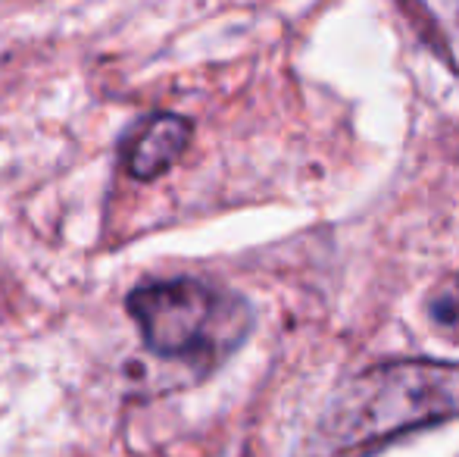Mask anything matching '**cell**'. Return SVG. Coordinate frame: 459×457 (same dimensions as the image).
Masks as SVG:
<instances>
[{
	"instance_id": "obj_1",
	"label": "cell",
	"mask_w": 459,
	"mask_h": 457,
	"mask_svg": "<svg viewBox=\"0 0 459 457\" xmlns=\"http://www.w3.org/2000/svg\"><path fill=\"white\" fill-rule=\"evenodd\" d=\"M450 420H459V364L387 360L332 391L303 457H375L416 429Z\"/></svg>"
},
{
	"instance_id": "obj_2",
	"label": "cell",
	"mask_w": 459,
	"mask_h": 457,
	"mask_svg": "<svg viewBox=\"0 0 459 457\" xmlns=\"http://www.w3.org/2000/svg\"><path fill=\"white\" fill-rule=\"evenodd\" d=\"M128 317L147 351L176 360L194 376H210L222 366L254 326L241 294L191 276L138 286L128 294Z\"/></svg>"
},
{
	"instance_id": "obj_3",
	"label": "cell",
	"mask_w": 459,
	"mask_h": 457,
	"mask_svg": "<svg viewBox=\"0 0 459 457\" xmlns=\"http://www.w3.org/2000/svg\"><path fill=\"white\" fill-rule=\"evenodd\" d=\"M191 122L178 113H157L128 138L126 145V170L141 182H153L166 170L182 160L185 147L191 145Z\"/></svg>"
},
{
	"instance_id": "obj_4",
	"label": "cell",
	"mask_w": 459,
	"mask_h": 457,
	"mask_svg": "<svg viewBox=\"0 0 459 457\" xmlns=\"http://www.w3.org/2000/svg\"><path fill=\"white\" fill-rule=\"evenodd\" d=\"M425 44L459 73V6H403Z\"/></svg>"
},
{
	"instance_id": "obj_5",
	"label": "cell",
	"mask_w": 459,
	"mask_h": 457,
	"mask_svg": "<svg viewBox=\"0 0 459 457\" xmlns=\"http://www.w3.org/2000/svg\"><path fill=\"white\" fill-rule=\"evenodd\" d=\"M429 320L444 338L459 342V276L444 279L429 294Z\"/></svg>"
}]
</instances>
